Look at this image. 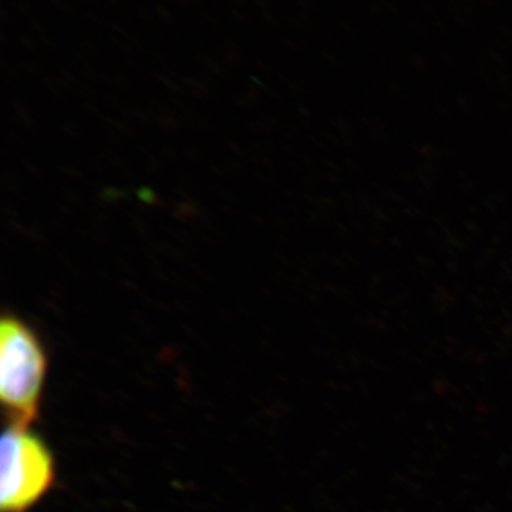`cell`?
Returning a JSON list of instances; mask_svg holds the SVG:
<instances>
[{"label":"cell","mask_w":512,"mask_h":512,"mask_svg":"<svg viewBox=\"0 0 512 512\" xmlns=\"http://www.w3.org/2000/svg\"><path fill=\"white\" fill-rule=\"evenodd\" d=\"M49 370L45 346L15 315L0 325V400L8 423L33 426L42 412Z\"/></svg>","instance_id":"1"},{"label":"cell","mask_w":512,"mask_h":512,"mask_svg":"<svg viewBox=\"0 0 512 512\" xmlns=\"http://www.w3.org/2000/svg\"><path fill=\"white\" fill-rule=\"evenodd\" d=\"M52 448L32 426L8 423L0 443V511L32 512L56 487Z\"/></svg>","instance_id":"2"}]
</instances>
